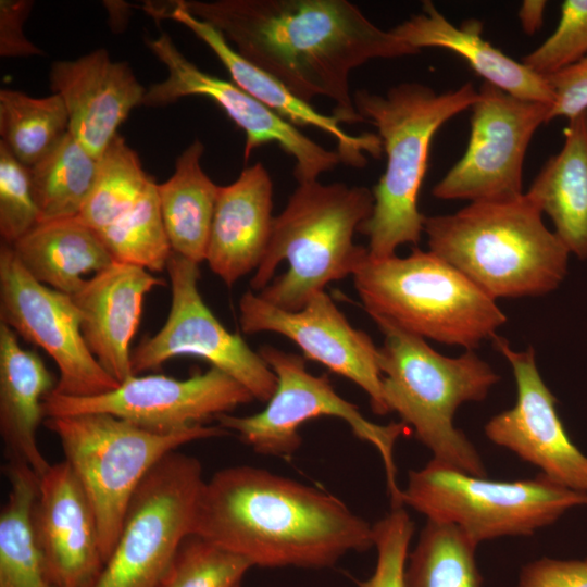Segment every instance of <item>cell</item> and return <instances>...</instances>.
I'll list each match as a JSON object with an SVG mask.
<instances>
[{
    "label": "cell",
    "instance_id": "cell-40",
    "mask_svg": "<svg viewBox=\"0 0 587 587\" xmlns=\"http://www.w3.org/2000/svg\"><path fill=\"white\" fill-rule=\"evenodd\" d=\"M516 587H587V559H539L522 569Z\"/></svg>",
    "mask_w": 587,
    "mask_h": 587
},
{
    "label": "cell",
    "instance_id": "cell-13",
    "mask_svg": "<svg viewBox=\"0 0 587 587\" xmlns=\"http://www.w3.org/2000/svg\"><path fill=\"white\" fill-rule=\"evenodd\" d=\"M472 109L463 157L434 186L441 200L494 201L523 195V163L550 104L513 97L484 83Z\"/></svg>",
    "mask_w": 587,
    "mask_h": 587
},
{
    "label": "cell",
    "instance_id": "cell-5",
    "mask_svg": "<svg viewBox=\"0 0 587 587\" xmlns=\"http://www.w3.org/2000/svg\"><path fill=\"white\" fill-rule=\"evenodd\" d=\"M477 92L472 83L440 93L420 83H401L385 95L354 92L358 113L377 128L387 157L372 189L373 212L358 229L369 238L370 258L387 259L398 247L420 242L425 215L417 200L432 139L447 121L471 109Z\"/></svg>",
    "mask_w": 587,
    "mask_h": 587
},
{
    "label": "cell",
    "instance_id": "cell-21",
    "mask_svg": "<svg viewBox=\"0 0 587 587\" xmlns=\"http://www.w3.org/2000/svg\"><path fill=\"white\" fill-rule=\"evenodd\" d=\"M142 8L157 21L173 20L190 29L215 53L237 86L277 115L298 128L311 126L329 135L336 141V151L344 163L363 167L367 162L366 154L378 159L384 152L378 135L347 133L336 116L319 112L276 77L246 60L217 29L188 12L180 0L148 1Z\"/></svg>",
    "mask_w": 587,
    "mask_h": 587
},
{
    "label": "cell",
    "instance_id": "cell-29",
    "mask_svg": "<svg viewBox=\"0 0 587 587\" xmlns=\"http://www.w3.org/2000/svg\"><path fill=\"white\" fill-rule=\"evenodd\" d=\"M10 491L0 513V587H60L49 574L33 527L39 476L27 465H5Z\"/></svg>",
    "mask_w": 587,
    "mask_h": 587
},
{
    "label": "cell",
    "instance_id": "cell-42",
    "mask_svg": "<svg viewBox=\"0 0 587 587\" xmlns=\"http://www.w3.org/2000/svg\"><path fill=\"white\" fill-rule=\"evenodd\" d=\"M547 7L545 0H525L519 10V20L527 35H534L542 25L544 12Z\"/></svg>",
    "mask_w": 587,
    "mask_h": 587
},
{
    "label": "cell",
    "instance_id": "cell-38",
    "mask_svg": "<svg viewBox=\"0 0 587 587\" xmlns=\"http://www.w3.org/2000/svg\"><path fill=\"white\" fill-rule=\"evenodd\" d=\"M414 523L404 507L391 508L373 525L377 562L373 575L359 587H405L404 572Z\"/></svg>",
    "mask_w": 587,
    "mask_h": 587
},
{
    "label": "cell",
    "instance_id": "cell-10",
    "mask_svg": "<svg viewBox=\"0 0 587 587\" xmlns=\"http://www.w3.org/2000/svg\"><path fill=\"white\" fill-rule=\"evenodd\" d=\"M260 355L277 377L274 394L266 407L252 415H220L218 425L250 446L253 451L282 458L291 457L301 446L299 428L309 420L333 416L345 421L361 440L379 452L387 476L391 507H400L401 490L396 482L394 447L409 427L401 423L378 425L370 422L359 408L340 397L327 375L308 372L305 358L283 351L271 345L262 346Z\"/></svg>",
    "mask_w": 587,
    "mask_h": 587
},
{
    "label": "cell",
    "instance_id": "cell-18",
    "mask_svg": "<svg viewBox=\"0 0 587 587\" xmlns=\"http://www.w3.org/2000/svg\"><path fill=\"white\" fill-rule=\"evenodd\" d=\"M492 342L511 365L516 402L485 424L486 437L537 466L550 479L587 494V457L571 440L559 417L557 398L537 369L533 347L516 351L499 336Z\"/></svg>",
    "mask_w": 587,
    "mask_h": 587
},
{
    "label": "cell",
    "instance_id": "cell-1",
    "mask_svg": "<svg viewBox=\"0 0 587 587\" xmlns=\"http://www.w3.org/2000/svg\"><path fill=\"white\" fill-rule=\"evenodd\" d=\"M246 60L310 103L326 97L341 123L366 122L349 88L351 71L374 59L420 51L347 0H180Z\"/></svg>",
    "mask_w": 587,
    "mask_h": 587
},
{
    "label": "cell",
    "instance_id": "cell-20",
    "mask_svg": "<svg viewBox=\"0 0 587 587\" xmlns=\"http://www.w3.org/2000/svg\"><path fill=\"white\" fill-rule=\"evenodd\" d=\"M49 80L63 99L70 133L99 159L130 111L142 105L146 88L129 65L115 62L99 48L75 60L57 61Z\"/></svg>",
    "mask_w": 587,
    "mask_h": 587
},
{
    "label": "cell",
    "instance_id": "cell-24",
    "mask_svg": "<svg viewBox=\"0 0 587 587\" xmlns=\"http://www.w3.org/2000/svg\"><path fill=\"white\" fill-rule=\"evenodd\" d=\"M391 32L419 51L422 48H441L459 54L485 78V83L513 97L550 105L553 101L546 78L485 40L479 21L469 20L458 27L432 1L426 0L421 12L398 24Z\"/></svg>",
    "mask_w": 587,
    "mask_h": 587
},
{
    "label": "cell",
    "instance_id": "cell-6",
    "mask_svg": "<svg viewBox=\"0 0 587 587\" xmlns=\"http://www.w3.org/2000/svg\"><path fill=\"white\" fill-rule=\"evenodd\" d=\"M371 319L384 335L379 366L389 413H398L401 422L413 428L434 460L485 477L487 471L477 449L454 426L453 417L463 403L486 399L500 376L474 350L446 357L424 338L383 317Z\"/></svg>",
    "mask_w": 587,
    "mask_h": 587
},
{
    "label": "cell",
    "instance_id": "cell-16",
    "mask_svg": "<svg viewBox=\"0 0 587 587\" xmlns=\"http://www.w3.org/2000/svg\"><path fill=\"white\" fill-rule=\"evenodd\" d=\"M146 42L166 67L167 76L150 85L143 105L163 107L189 96L209 98L245 132V160L254 149L276 143L296 161L294 174L298 183L317 180L322 173L332 171L341 162L337 151L325 149L305 136L235 83L201 71L177 49L166 33Z\"/></svg>",
    "mask_w": 587,
    "mask_h": 587
},
{
    "label": "cell",
    "instance_id": "cell-12",
    "mask_svg": "<svg viewBox=\"0 0 587 587\" xmlns=\"http://www.w3.org/2000/svg\"><path fill=\"white\" fill-rule=\"evenodd\" d=\"M171 307L164 325L132 350L134 375L159 369L167 360L193 355L228 374L254 399L267 402L277 377L259 352L238 334L230 333L203 301L199 264L172 252L167 265Z\"/></svg>",
    "mask_w": 587,
    "mask_h": 587
},
{
    "label": "cell",
    "instance_id": "cell-27",
    "mask_svg": "<svg viewBox=\"0 0 587 587\" xmlns=\"http://www.w3.org/2000/svg\"><path fill=\"white\" fill-rule=\"evenodd\" d=\"M11 247L36 280L70 296L83 287L85 275L114 262L100 236L78 216L39 223Z\"/></svg>",
    "mask_w": 587,
    "mask_h": 587
},
{
    "label": "cell",
    "instance_id": "cell-3",
    "mask_svg": "<svg viewBox=\"0 0 587 587\" xmlns=\"http://www.w3.org/2000/svg\"><path fill=\"white\" fill-rule=\"evenodd\" d=\"M423 233L429 251L495 300L549 294L567 274L569 250L525 193L425 215Z\"/></svg>",
    "mask_w": 587,
    "mask_h": 587
},
{
    "label": "cell",
    "instance_id": "cell-36",
    "mask_svg": "<svg viewBox=\"0 0 587 587\" xmlns=\"http://www.w3.org/2000/svg\"><path fill=\"white\" fill-rule=\"evenodd\" d=\"M587 55V0H565L553 34L523 58L534 73L547 77Z\"/></svg>",
    "mask_w": 587,
    "mask_h": 587
},
{
    "label": "cell",
    "instance_id": "cell-4",
    "mask_svg": "<svg viewBox=\"0 0 587 587\" xmlns=\"http://www.w3.org/2000/svg\"><path fill=\"white\" fill-rule=\"evenodd\" d=\"M373 208V191L365 186L300 183L274 217L251 289L280 309L298 311L329 283L353 276L369 258L353 236Z\"/></svg>",
    "mask_w": 587,
    "mask_h": 587
},
{
    "label": "cell",
    "instance_id": "cell-23",
    "mask_svg": "<svg viewBox=\"0 0 587 587\" xmlns=\"http://www.w3.org/2000/svg\"><path fill=\"white\" fill-rule=\"evenodd\" d=\"M273 182L260 162L220 186L205 261L227 286L257 270L274 223Z\"/></svg>",
    "mask_w": 587,
    "mask_h": 587
},
{
    "label": "cell",
    "instance_id": "cell-15",
    "mask_svg": "<svg viewBox=\"0 0 587 587\" xmlns=\"http://www.w3.org/2000/svg\"><path fill=\"white\" fill-rule=\"evenodd\" d=\"M0 322L53 359L60 377L52 392L92 397L120 385L87 347L72 297L36 280L4 242L0 246Z\"/></svg>",
    "mask_w": 587,
    "mask_h": 587
},
{
    "label": "cell",
    "instance_id": "cell-34",
    "mask_svg": "<svg viewBox=\"0 0 587 587\" xmlns=\"http://www.w3.org/2000/svg\"><path fill=\"white\" fill-rule=\"evenodd\" d=\"M98 235L116 262L134 264L150 272L166 268L172 248L154 179H150L126 213Z\"/></svg>",
    "mask_w": 587,
    "mask_h": 587
},
{
    "label": "cell",
    "instance_id": "cell-26",
    "mask_svg": "<svg viewBox=\"0 0 587 587\" xmlns=\"http://www.w3.org/2000/svg\"><path fill=\"white\" fill-rule=\"evenodd\" d=\"M570 253L587 259V111L569 120L561 150L525 192Z\"/></svg>",
    "mask_w": 587,
    "mask_h": 587
},
{
    "label": "cell",
    "instance_id": "cell-32",
    "mask_svg": "<svg viewBox=\"0 0 587 587\" xmlns=\"http://www.w3.org/2000/svg\"><path fill=\"white\" fill-rule=\"evenodd\" d=\"M476 547L457 525L427 520L407 561L405 587H482Z\"/></svg>",
    "mask_w": 587,
    "mask_h": 587
},
{
    "label": "cell",
    "instance_id": "cell-11",
    "mask_svg": "<svg viewBox=\"0 0 587 587\" xmlns=\"http://www.w3.org/2000/svg\"><path fill=\"white\" fill-rule=\"evenodd\" d=\"M202 467L177 450L145 477L126 511L117 541L91 587H157L192 535Z\"/></svg>",
    "mask_w": 587,
    "mask_h": 587
},
{
    "label": "cell",
    "instance_id": "cell-33",
    "mask_svg": "<svg viewBox=\"0 0 587 587\" xmlns=\"http://www.w3.org/2000/svg\"><path fill=\"white\" fill-rule=\"evenodd\" d=\"M151 178L117 134L98 159L96 179L78 218L99 234L135 204Z\"/></svg>",
    "mask_w": 587,
    "mask_h": 587
},
{
    "label": "cell",
    "instance_id": "cell-41",
    "mask_svg": "<svg viewBox=\"0 0 587 587\" xmlns=\"http://www.w3.org/2000/svg\"><path fill=\"white\" fill-rule=\"evenodd\" d=\"M33 1H0V55L20 58L40 55L42 51L27 39L23 25L30 13Z\"/></svg>",
    "mask_w": 587,
    "mask_h": 587
},
{
    "label": "cell",
    "instance_id": "cell-30",
    "mask_svg": "<svg viewBox=\"0 0 587 587\" xmlns=\"http://www.w3.org/2000/svg\"><path fill=\"white\" fill-rule=\"evenodd\" d=\"M97 168L98 159L70 132L28 167L39 223L78 216L93 186Z\"/></svg>",
    "mask_w": 587,
    "mask_h": 587
},
{
    "label": "cell",
    "instance_id": "cell-17",
    "mask_svg": "<svg viewBox=\"0 0 587 587\" xmlns=\"http://www.w3.org/2000/svg\"><path fill=\"white\" fill-rule=\"evenodd\" d=\"M238 309L242 333L273 332L289 338L307 360L363 389L375 414L389 413L383 395L379 347L349 323L325 290L314 294L298 311L280 309L249 290L240 297Z\"/></svg>",
    "mask_w": 587,
    "mask_h": 587
},
{
    "label": "cell",
    "instance_id": "cell-37",
    "mask_svg": "<svg viewBox=\"0 0 587 587\" xmlns=\"http://www.w3.org/2000/svg\"><path fill=\"white\" fill-rule=\"evenodd\" d=\"M39 213L28 167L0 142V235L12 246L36 225Z\"/></svg>",
    "mask_w": 587,
    "mask_h": 587
},
{
    "label": "cell",
    "instance_id": "cell-31",
    "mask_svg": "<svg viewBox=\"0 0 587 587\" xmlns=\"http://www.w3.org/2000/svg\"><path fill=\"white\" fill-rule=\"evenodd\" d=\"M68 132V113L60 95L35 98L0 90V142L26 167L47 155Z\"/></svg>",
    "mask_w": 587,
    "mask_h": 587
},
{
    "label": "cell",
    "instance_id": "cell-19",
    "mask_svg": "<svg viewBox=\"0 0 587 587\" xmlns=\"http://www.w3.org/2000/svg\"><path fill=\"white\" fill-rule=\"evenodd\" d=\"M33 527L53 580L60 587H91L104 565L98 521L65 460L39 477Z\"/></svg>",
    "mask_w": 587,
    "mask_h": 587
},
{
    "label": "cell",
    "instance_id": "cell-2",
    "mask_svg": "<svg viewBox=\"0 0 587 587\" xmlns=\"http://www.w3.org/2000/svg\"><path fill=\"white\" fill-rule=\"evenodd\" d=\"M192 535L262 567L322 569L374 547L373 525L337 497L249 465L204 482Z\"/></svg>",
    "mask_w": 587,
    "mask_h": 587
},
{
    "label": "cell",
    "instance_id": "cell-22",
    "mask_svg": "<svg viewBox=\"0 0 587 587\" xmlns=\"http://www.w3.org/2000/svg\"><path fill=\"white\" fill-rule=\"evenodd\" d=\"M165 280L140 266L114 261L72 295L87 347L104 371L122 383L133 376L130 341L145 296Z\"/></svg>",
    "mask_w": 587,
    "mask_h": 587
},
{
    "label": "cell",
    "instance_id": "cell-9",
    "mask_svg": "<svg viewBox=\"0 0 587 587\" xmlns=\"http://www.w3.org/2000/svg\"><path fill=\"white\" fill-rule=\"evenodd\" d=\"M401 503L427 520L457 525L478 546L502 536H530L567 510L587 505V494L541 473L513 482L490 480L432 459L409 472Z\"/></svg>",
    "mask_w": 587,
    "mask_h": 587
},
{
    "label": "cell",
    "instance_id": "cell-28",
    "mask_svg": "<svg viewBox=\"0 0 587 587\" xmlns=\"http://www.w3.org/2000/svg\"><path fill=\"white\" fill-rule=\"evenodd\" d=\"M203 152V143L193 140L177 158L173 175L158 185L172 252L198 264L205 261L220 189L201 167Z\"/></svg>",
    "mask_w": 587,
    "mask_h": 587
},
{
    "label": "cell",
    "instance_id": "cell-8",
    "mask_svg": "<svg viewBox=\"0 0 587 587\" xmlns=\"http://www.w3.org/2000/svg\"><path fill=\"white\" fill-rule=\"evenodd\" d=\"M65 461L95 510L104 563L121 533L129 502L149 472L168 453L196 440L229 434L218 424L159 433L108 413L47 417Z\"/></svg>",
    "mask_w": 587,
    "mask_h": 587
},
{
    "label": "cell",
    "instance_id": "cell-7",
    "mask_svg": "<svg viewBox=\"0 0 587 587\" xmlns=\"http://www.w3.org/2000/svg\"><path fill=\"white\" fill-rule=\"evenodd\" d=\"M370 317L448 346L474 350L497 336L508 317L471 279L432 251L369 258L353 275Z\"/></svg>",
    "mask_w": 587,
    "mask_h": 587
},
{
    "label": "cell",
    "instance_id": "cell-35",
    "mask_svg": "<svg viewBox=\"0 0 587 587\" xmlns=\"http://www.w3.org/2000/svg\"><path fill=\"white\" fill-rule=\"evenodd\" d=\"M250 567L246 558L190 535L157 587H239Z\"/></svg>",
    "mask_w": 587,
    "mask_h": 587
},
{
    "label": "cell",
    "instance_id": "cell-14",
    "mask_svg": "<svg viewBox=\"0 0 587 587\" xmlns=\"http://www.w3.org/2000/svg\"><path fill=\"white\" fill-rule=\"evenodd\" d=\"M252 400L245 386L211 366L184 379L162 374L133 375L116 388L92 397L50 392L42 407L45 419L108 413L149 430L173 433L207 425Z\"/></svg>",
    "mask_w": 587,
    "mask_h": 587
},
{
    "label": "cell",
    "instance_id": "cell-25",
    "mask_svg": "<svg viewBox=\"0 0 587 587\" xmlns=\"http://www.w3.org/2000/svg\"><path fill=\"white\" fill-rule=\"evenodd\" d=\"M55 386L42 359L21 347L0 322V434L8 462L29 466L39 477L50 464L37 444L43 400Z\"/></svg>",
    "mask_w": 587,
    "mask_h": 587
},
{
    "label": "cell",
    "instance_id": "cell-39",
    "mask_svg": "<svg viewBox=\"0 0 587 587\" xmlns=\"http://www.w3.org/2000/svg\"><path fill=\"white\" fill-rule=\"evenodd\" d=\"M545 78L553 96L548 122L557 117L572 120L587 111V55Z\"/></svg>",
    "mask_w": 587,
    "mask_h": 587
}]
</instances>
